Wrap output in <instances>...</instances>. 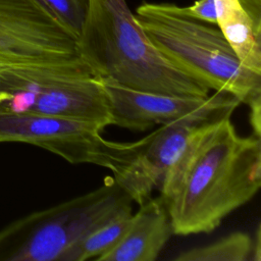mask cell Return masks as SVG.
Here are the masks:
<instances>
[{
  "label": "cell",
  "instance_id": "15",
  "mask_svg": "<svg viewBox=\"0 0 261 261\" xmlns=\"http://www.w3.org/2000/svg\"><path fill=\"white\" fill-rule=\"evenodd\" d=\"M250 123L252 125L254 136L260 138L261 133V99L255 100L250 105Z\"/></svg>",
  "mask_w": 261,
  "mask_h": 261
},
{
  "label": "cell",
  "instance_id": "7",
  "mask_svg": "<svg viewBox=\"0 0 261 261\" xmlns=\"http://www.w3.org/2000/svg\"><path fill=\"white\" fill-rule=\"evenodd\" d=\"M99 79L110 107L112 125L133 130L184 120L202 123L232 113L240 104L237 99L219 92L192 97L135 90L109 79Z\"/></svg>",
  "mask_w": 261,
  "mask_h": 261
},
{
  "label": "cell",
  "instance_id": "12",
  "mask_svg": "<svg viewBox=\"0 0 261 261\" xmlns=\"http://www.w3.org/2000/svg\"><path fill=\"white\" fill-rule=\"evenodd\" d=\"M253 239L244 231L231 232L213 243L194 247L177 254L174 261H248Z\"/></svg>",
  "mask_w": 261,
  "mask_h": 261
},
{
  "label": "cell",
  "instance_id": "4",
  "mask_svg": "<svg viewBox=\"0 0 261 261\" xmlns=\"http://www.w3.org/2000/svg\"><path fill=\"white\" fill-rule=\"evenodd\" d=\"M93 191L20 217L0 230V261H62L81 239L132 200L112 177Z\"/></svg>",
  "mask_w": 261,
  "mask_h": 261
},
{
  "label": "cell",
  "instance_id": "14",
  "mask_svg": "<svg viewBox=\"0 0 261 261\" xmlns=\"http://www.w3.org/2000/svg\"><path fill=\"white\" fill-rule=\"evenodd\" d=\"M186 13L191 17L216 24V9L214 0H197L191 6L184 7Z\"/></svg>",
  "mask_w": 261,
  "mask_h": 261
},
{
  "label": "cell",
  "instance_id": "13",
  "mask_svg": "<svg viewBox=\"0 0 261 261\" xmlns=\"http://www.w3.org/2000/svg\"><path fill=\"white\" fill-rule=\"evenodd\" d=\"M60 24L79 38L90 0H37Z\"/></svg>",
  "mask_w": 261,
  "mask_h": 261
},
{
  "label": "cell",
  "instance_id": "10",
  "mask_svg": "<svg viewBox=\"0 0 261 261\" xmlns=\"http://www.w3.org/2000/svg\"><path fill=\"white\" fill-rule=\"evenodd\" d=\"M216 25L248 69L261 74V0H214Z\"/></svg>",
  "mask_w": 261,
  "mask_h": 261
},
{
  "label": "cell",
  "instance_id": "9",
  "mask_svg": "<svg viewBox=\"0 0 261 261\" xmlns=\"http://www.w3.org/2000/svg\"><path fill=\"white\" fill-rule=\"evenodd\" d=\"M173 234L168 213L159 198L140 205L118 243L97 261H154Z\"/></svg>",
  "mask_w": 261,
  "mask_h": 261
},
{
  "label": "cell",
  "instance_id": "3",
  "mask_svg": "<svg viewBox=\"0 0 261 261\" xmlns=\"http://www.w3.org/2000/svg\"><path fill=\"white\" fill-rule=\"evenodd\" d=\"M134 15L153 45L191 79L240 103L261 99V74L241 63L216 24L174 3H142Z\"/></svg>",
  "mask_w": 261,
  "mask_h": 261
},
{
  "label": "cell",
  "instance_id": "6",
  "mask_svg": "<svg viewBox=\"0 0 261 261\" xmlns=\"http://www.w3.org/2000/svg\"><path fill=\"white\" fill-rule=\"evenodd\" d=\"M75 57L77 39L37 0H0V71Z\"/></svg>",
  "mask_w": 261,
  "mask_h": 261
},
{
  "label": "cell",
  "instance_id": "1",
  "mask_svg": "<svg viewBox=\"0 0 261 261\" xmlns=\"http://www.w3.org/2000/svg\"><path fill=\"white\" fill-rule=\"evenodd\" d=\"M261 187V143L241 136L231 113L198 125L160 188L173 234L207 233Z\"/></svg>",
  "mask_w": 261,
  "mask_h": 261
},
{
  "label": "cell",
  "instance_id": "2",
  "mask_svg": "<svg viewBox=\"0 0 261 261\" xmlns=\"http://www.w3.org/2000/svg\"><path fill=\"white\" fill-rule=\"evenodd\" d=\"M77 52L95 75L130 89L192 97L210 92L153 45L125 0L89 1Z\"/></svg>",
  "mask_w": 261,
  "mask_h": 261
},
{
  "label": "cell",
  "instance_id": "8",
  "mask_svg": "<svg viewBox=\"0 0 261 261\" xmlns=\"http://www.w3.org/2000/svg\"><path fill=\"white\" fill-rule=\"evenodd\" d=\"M199 124L186 120L170 122L141 139L133 159L112 177L132 202L142 205L152 198L154 190H159Z\"/></svg>",
  "mask_w": 261,
  "mask_h": 261
},
{
  "label": "cell",
  "instance_id": "11",
  "mask_svg": "<svg viewBox=\"0 0 261 261\" xmlns=\"http://www.w3.org/2000/svg\"><path fill=\"white\" fill-rule=\"evenodd\" d=\"M133 214V206L127 205L109 220L98 225L81 239L63 256L62 261L98 260L110 251L120 240Z\"/></svg>",
  "mask_w": 261,
  "mask_h": 261
},
{
  "label": "cell",
  "instance_id": "5",
  "mask_svg": "<svg viewBox=\"0 0 261 261\" xmlns=\"http://www.w3.org/2000/svg\"><path fill=\"white\" fill-rule=\"evenodd\" d=\"M104 126L74 118L34 112L0 110V143H25L45 149L72 164H94L122 171L133 159L141 140H106Z\"/></svg>",
  "mask_w": 261,
  "mask_h": 261
}]
</instances>
